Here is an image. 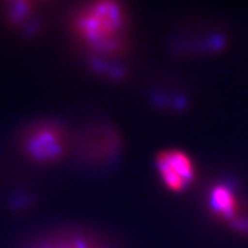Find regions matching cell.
<instances>
[{"instance_id": "cell-2", "label": "cell", "mask_w": 248, "mask_h": 248, "mask_svg": "<svg viewBox=\"0 0 248 248\" xmlns=\"http://www.w3.org/2000/svg\"><path fill=\"white\" fill-rule=\"evenodd\" d=\"M69 148L66 130L58 122L31 124L21 137V149L28 159L37 164H54L62 160Z\"/></svg>"}, {"instance_id": "cell-6", "label": "cell", "mask_w": 248, "mask_h": 248, "mask_svg": "<svg viewBox=\"0 0 248 248\" xmlns=\"http://www.w3.org/2000/svg\"><path fill=\"white\" fill-rule=\"evenodd\" d=\"M37 4L32 1H17V3H10L7 9V18L9 21L14 24H28L27 21L36 13L35 7Z\"/></svg>"}, {"instance_id": "cell-5", "label": "cell", "mask_w": 248, "mask_h": 248, "mask_svg": "<svg viewBox=\"0 0 248 248\" xmlns=\"http://www.w3.org/2000/svg\"><path fill=\"white\" fill-rule=\"evenodd\" d=\"M211 207L217 215L225 219H233L237 214L236 196L228 186H215L210 196Z\"/></svg>"}, {"instance_id": "cell-1", "label": "cell", "mask_w": 248, "mask_h": 248, "mask_svg": "<svg viewBox=\"0 0 248 248\" xmlns=\"http://www.w3.org/2000/svg\"><path fill=\"white\" fill-rule=\"evenodd\" d=\"M71 25L75 37L97 58L117 57L127 48V13L116 1L83 4L73 13Z\"/></svg>"}, {"instance_id": "cell-3", "label": "cell", "mask_w": 248, "mask_h": 248, "mask_svg": "<svg viewBox=\"0 0 248 248\" xmlns=\"http://www.w3.org/2000/svg\"><path fill=\"white\" fill-rule=\"evenodd\" d=\"M156 167L164 185L172 192H182L195 178V166L192 159L177 149L164 151L157 155Z\"/></svg>"}, {"instance_id": "cell-4", "label": "cell", "mask_w": 248, "mask_h": 248, "mask_svg": "<svg viewBox=\"0 0 248 248\" xmlns=\"http://www.w3.org/2000/svg\"><path fill=\"white\" fill-rule=\"evenodd\" d=\"M33 248H107L84 233H65L37 244Z\"/></svg>"}]
</instances>
